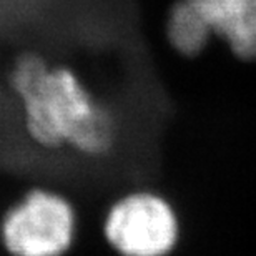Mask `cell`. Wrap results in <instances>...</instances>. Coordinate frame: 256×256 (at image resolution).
<instances>
[{"mask_svg": "<svg viewBox=\"0 0 256 256\" xmlns=\"http://www.w3.org/2000/svg\"><path fill=\"white\" fill-rule=\"evenodd\" d=\"M7 88L17 105L20 132L35 150L105 158L116 146L115 116L70 65L24 52L7 72Z\"/></svg>", "mask_w": 256, "mask_h": 256, "instance_id": "obj_1", "label": "cell"}, {"mask_svg": "<svg viewBox=\"0 0 256 256\" xmlns=\"http://www.w3.org/2000/svg\"><path fill=\"white\" fill-rule=\"evenodd\" d=\"M80 233L78 206L55 183H30L0 214V248L7 256H68Z\"/></svg>", "mask_w": 256, "mask_h": 256, "instance_id": "obj_2", "label": "cell"}, {"mask_svg": "<svg viewBox=\"0 0 256 256\" xmlns=\"http://www.w3.org/2000/svg\"><path fill=\"white\" fill-rule=\"evenodd\" d=\"M100 234L116 256H172L182 238V220L165 194L138 188L106 206Z\"/></svg>", "mask_w": 256, "mask_h": 256, "instance_id": "obj_3", "label": "cell"}, {"mask_svg": "<svg viewBox=\"0 0 256 256\" xmlns=\"http://www.w3.org/2000/svg\"><path fill=\"white\" fill-rule=\"evenodd\" d=\"M166 35L183 55H196L220 37L236 57L256 60V0H178Z\"/></svg>", "mask_w": 256, "mask_h": 256, "instance_id": "obj_4", "label": "cell"}]
</instances>
